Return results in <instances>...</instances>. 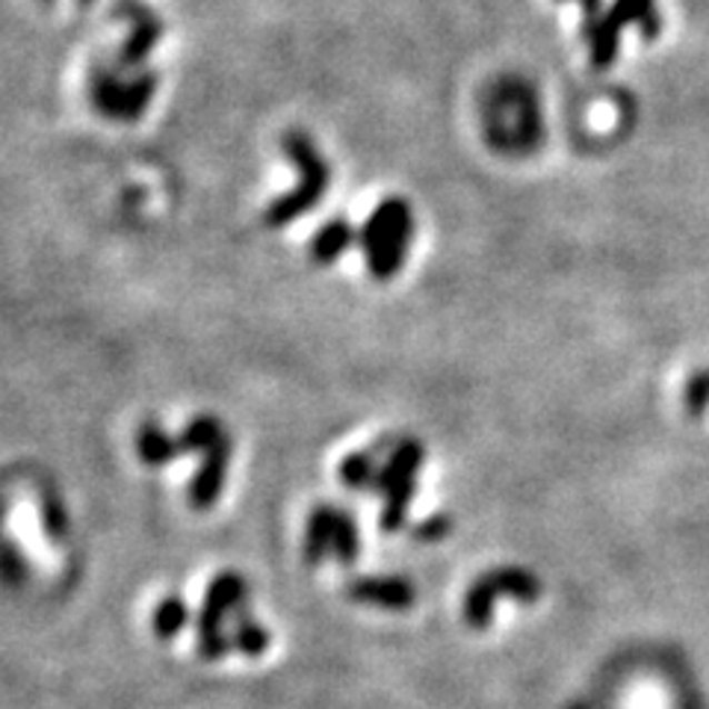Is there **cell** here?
I'll return each instance as SVG.
<instances>
[{"mask_svg": "<svg viewBox=\"0 0 709 709\" xmlns=\"http://www.w3.org/2000/svg\"><path fill=\"white\" fill-rule=\"evenodd\" d=\"M485 128L493 148L523 154L536 148L541 137V119H538L536 89L523 80H500L485 98Z\"/></svg>", "mask_w": 709, "mask_h": 709, "instance_id": "cell-1", "label": "cell"}, {"mask_svg": "<svg viewBox=\"0 0 709 709\" xmlns=\"http://www.w3.org/2000/svg\"><path fill=\"white\" fill-rule=\"evenodd\" d=\"M181 456H201L199 473L192 476L190 488H187V500L196 511H208L219 502V493L226 488L228 461H231V435L222 426L219 417L201 415L192 417L190 423L183 426L181 438Z\"/></svg>", "mask_w": 709, "mask_h": 709, "instance_id": "cell-2", "label": "cell"}, {"mask_svg": "<svg viewBox=\"0 0 709 709\" xmlns=\"http://www.w3.org/2000/svg\"><path fill=\"white\" fill-rule=\"evenodd\" d=\"M411 237H415L411 204L406 199L381 201L358 231V246H361L370 276L379 281H390L397 276L406 263Z\"/></svg>", "mask_w": 709, "mask_h": 709, "instance_id": "cell-3", "label": "cell"}, {"mask_svg": "<svg viewBox=\"0 0 709 709\" xmlns=\"http://www.w3.org/2000/svg\"><path fill=\"white\" fill-rule=\"evenodd\" d=\"M281 148H284V154L290 157L296 169H299V183H296L293 192H287V196H281V199H276L269 204L267 217H263L269 228L290 226V222H296L299 217H304L308 210L317 208L331 181L329 163L322 160V154L311 142V137H304V133H296L293 130V133H287V137L281 139Z\"/></svg>", "mask_w": 709, "mask_h": 709, "instance_id": "cell-4", "label": "cell"}, {"mask_svg": "<svg viewBox=\"0 0 709 709\" xmlns=\"http://www.w3.org/2000/svg\"><path fill=\"white\" fill-rule=\"evenodd\" d=\"M249 586L237 571L217 573L208 586L204 606H201L196 636H199V657L208 662H219L231 650V639L226 636V621L237 618L246 609Z\"/></svg>", "mask_w": 709, "mask_h": 709, "instance_id": "cell-5", "label": "cell"}, {"mask_svg": "<svg viewBox=\"0 0 709 709\" xmlns=\"http://www.w3.org/2000/svg\"><path fill=\"white\" fill-rule=\"evenodd\" d=\"M423 459V443L415 441V438H402L390 450L388 461L381 465L379 479H376V491L381 497L379 523L385 532H399V529L406 527L408 509H411V500H415L417 470H420Z\"/></svg>", "mask_w": 709, "mask_h": 709, "instance_id": "cell-6", "label": "cell"}, {"mask_svg": "<svg viewBox=\"0 0 709 709\" xmlns=\"http://www.w3.org/2000/svg\"><path fill=\"white\" fill-rule=\"evenodd\" d=\"M304 562L320 565L326 556H334L340 565L358 562L361 556V532L347 509L317 506L304 523Z\"/></svg>", "mask_w": 709, "mask_h": 709, "instance_id": "cell-7", "label": "cell"}, {"mask_svg": "<svg viewBox=\"0 0 709 709\" xmlns=\"http://www.w3.org/2000/svg\"><path fill=\"white\" fill-rule=\"evenodd\" d=\"M154 83L157 80L151 74H142L137 80H121L113 71L98 69L92 74V104L116 121H137L151 104Z\"/></svg>", "mask_w": 709, "mask_h": 709, "instance_id": "cell-8", "label": "cell"}, {"mask_svg": "<svg viewBox=\"0 0 709 709\" xmlns=\"http://www.w3.org/2000/svg\"><path fill=\"white\" fill-rule=\"evenodd\" d=\"M502 595L532 597L536 595V582L529 580V573L511 571V568L485 573L482 580L470 586L468 600H465V618H468L470 627H485L491 621L493 600Z\"/></svg>", "mask_w": 709, "mask_h": 709, "instance_id": "cell-9", "label": "cell"}, {"mask_svg": "<svg viewBox=\"0 0 709 709\" xmlns=\"http://www.w3.org/2000/svg\"><path fill=\"white\" fill-rule=\"evenodd\" d=\"M347 595L358 603L379 606L388 612H406L417 600L415 582L406 577H361L347 586Z\"/></svg>", "mask_w": 709, "mask_h": 709, "instance_id": "cell-10", "label": "cell"}, {"mask_svg": "<svg viewBox=\"0 0 709 709\" xmlns=\"http://www.w3.org/2000/svg\"><path fill=\"white\" fill-rule=\"evenodd\" d=\"M119 12L124 18H130V24H133L128 42H124V48H121L119 62L121 66H139V62L146 60L148 53H151L157 39L163 36V27H160L154 12H148L146 7H139L137 0H121Z\"/></svg>", "mask_w": 709, "mask_h": 709, "instance_id": "cell-11", "label": "cell"}, {"mask_svg": "<svg viewBox=\"0 0 709 709\" xmlns=\"http://www.w3.org/2000/svg\"><path fill=\"white\" fill-rule=\"evenodd\" d=\"M137 456L148 468H166V465H172L181 456V443L166 432L163 426L148 420V423L139 426L137 432Z\"/></svg>", "mask_w": 709, "mask_h": 709, "instance_id": "cell-12", "label": "cell"}, {"mask_svg": "<svg viewBox=\"0 0 709 709\" xmlns=\"http://www.w3.org/2000/svg\"><path fill=\"white\" fill-rule=\"evenodd\" d=\"M354 240H358V234H354V228L349 226V219L338 217V219H331V222H326V226L313 234L311 249L308 251H311L313 263L331 267V263H334V260H338Z\"/></svg>", "mask_w": 709, "mask_h": 709, "instance_id": "cell-13", "label": "cell"}, {"mask_svg": "<svg viewBox=\"0 0 709 709\" xmlns=\"http://www.w3.org/2000/svg\"><path fill=\"white\" fill-rule=\"evenodd\" d=\"M187 623H190V606H187L183 597L169 595L157 603L154 618H151V627H154L157 639H163V641L174 639Z\"/></svg>", "mask_w": 709, "mask_h": 709, "instance_id": "cell-14", "label": "cell"}, {"mask_svg": "<svg viewBox=\"0 0 709 709\" xmlns=\"http://www.w3.org/2000/svg\"><path fill=\"white\" fill-rule=\"evenodd\" d=\"M379 456L372 450L367 452H352L340 465V482L352 488V491H363V488H376V479H379Z\"/></svg>", "mask_w": 709, "mask_h": 709, "instance_id": "cell-15", "label": "cell"}, {"mask_svg": "<svg viewBox=\"0 0 709 709\" xmlns=\"http://www.w3.org/2000/svg\"><path fill=\"white\" fill-rule=\"evenodd\" d=\"M231 648H237L242 657H260L269 648V632L260 621H254L249 609H242L234 618V632H231Z\"/></svg>", "mask_w": 709, "mask_h": 709, "instance_id": "cell-16", "label": "cell"}, {"mask_svg": "<svg viewBox=\"0 0 709 709\" xmlns=\"http://www.w3.org/2000/svg\"><path fill=\"white\" fill-rule=\"evenodd\" d=\"M0 577L7 582H21L24 577V562L7 541H0Z\"/></svg>", "mask_w": 709, "mask_h": 709, "instance_id": "cell-17", "label": "cell"}, {"mask_svg": "<svg viewBox=\"0 0 709 709\" xmlns=\"http://www.w3.org/2000/svg\"><path fill=\"white\" fill-rule=\"evenodd\" d=\"M44 529H48V532H51V538H57V541L66 536V511H62V506L57 497L44 500Z\"/></svg>", "mask_w": 709, "mask_h": 709, "instance_id": "cell-18", "label": "cell"}, {"mask_svg": "<svg viewBox=\"0 0 709 709\" xmlns=\"http://www.w3.org/2000/svg\"><path fill=\"white\" fill-rule=\"evenodd\" d=\"M447 532H450V520L438 515V518L426 520L423 527H417L415 538H417V541H435V538L447 536Z\"/></svg>", "mask_w": 709, "mask_h": 709, "instance_id": "cell-19", "label": "cell"}, {"mask_svg": "<svg viewBox=\"0 0 709 709\" xmlns=\"http://www.w3.org/2000/svg\"><path fill=\"white\" fill-rule=\"evenodd\" d=\"M582 3H586V9H589V12H595L597 0H582Z\"/></svg>", "mask_w": 709, "mask_h": 709, "instance_id": "cell-20", "label": "cell"}]
</instances>
